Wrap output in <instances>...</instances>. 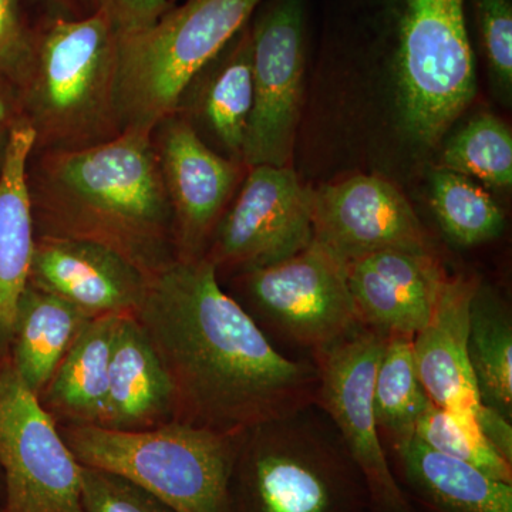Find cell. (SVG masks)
Masks as SVG:
<instances>
[{
	"instance_id": "cell-1",
	"label": "cell",
	"mask_w": 512,
	"mask_h": 512,
	"mask_svg": "<svg viewBox=\"0 0 512 512\" xmlns=\"http://www.w3.org/2000/svg\"><path fill=\"white\" fill-rule=\"evenodd\" d=\"M134 315L173 384L175 421L241 434L316 404L313 360L282 355L205 256L148 278Z\"/></svg>"
},
{
	"instance_id": "cell-2",
	"label": "cell",
	"mask_w": 512,
	"mask_h": 512,
	"mask_svg": "<svg viewBox=\"0 0 512 512\" xmlns=\"http://www.w3.org/2000/svg\"><path fill=\"white\" fill-rule=\"evenodd\" d=\"M28 184L39 235L104 245L147 278L177 261L174 214L151 133L123 131L83 150L33 151Z\"/></svg>"
},
{
	"instance_id": "cell-3",
	"label": "cell",
	"mask_w": 512,
	"mask_h": 512,
	"mask_svg": "<svg viewBox=\"0 0 512 512\" xmlns=\"http://www.w3.org/2000/svg\"><path fill=\"white\" fill-rule=\"evenodd\" d=\"M119 33L100 8L82 16L47 15L33 32L18 100L35 133V153L83 150L123 133Z\"/></svg>"
},
{
	"instance_id": "cell-4",
	"label": "cell",
	"mask_w": 512,
	"mask_h": 512,
	"mask_svg": "<svg viewBox=\"0 0 512 512\" xmlns=\"http://www.w3.org/2000/svg\"><path fill=\"white\" fill-rule=\"evenodd\" d=\"M318 406L239 437L234 512H372L365 478Z\"/></svg>"
},
{
	"instance_id": "cell-5",
	"label": "cell",
	"mask_w": 512,
	"mask_h": 512,
	"mask_svg": "<svg viewBox=\"0 0 512 512\" xmlns=\"http://www.w3.org/2000/svg\"><path fill=\"white\" fill-rule=\"evenodd\" d=\"M59 430L82 466L127 478L177 512H234L231 478L241 434L175 420L140 431L82 424Z\"/></svg>"
},
{
	"instance_id": "cell-6",
	"label": "cell",
	"mask_w": 512,
	"mask_h": 512,
	"mask_svg": "<svg viewBox=\"0 0 512 512\" xmlns=\"http://www.w3.org/2000/svg\"><path fill=\"white\" fill-rule=\"evenodd\" d=\"M262 0H181L157 22L119 35L123 131L151 133L195 76L251 22Z\"/></svg>"
},
{
	"instance_id": "cell-7",
	"label": "cell",
	"mask_w": 512,
	"mask_h": 512,
	"mask_svg": "<svg viewBox=\"0 0 512 512\" xmlns=\"http://www.w3.org/2000/svg\"><path fill=\"white\" fill-rule=\"evenodd\" d=\"M396 8L404 124L416 140L434 146L477 93L464 0H396Z\"/></svg>"
},
{
	"instance_id": "cell-8",
	"label": "cell",
	"mask_w": 512,
	"mask_h": 512,
	"mask_svg": "<svg viewBox=\"0 0 512 512\" xmlns=\"http://www.w3.org/2000/svg\"><path fill=\"white\" fill-rule=\"evenodd\" d=\"M239 274L249 315L312 355L360 326L346 265L316 241L284 261Z\"/></svg>"
},
{
	"instance_id": "cell-9",
	"label": "cell",
	"mask_w": 512,
	"mask_h": 512,
	"mask_svg": "<svg viewBox=\"0 0 512 512\" xmlns=\"http://www.w3.org/2000/svg\"><path fill=\"white\" fill-rule=\"evenodd\" d=\"M386 336L357 326L313 353L318 370L316 406L338 431L369 490L372 512H414L394 480L375 416V379Z\"/></svg>"
},
{
	"instance_id": "cell-10",
	"label": "cell",
	"mask_w": 512,
	"mask_h": 512,
	"mask_svg": "<svg viewBox=\"0 0 512 512\" xmlns=\"http://www.w3.org/2000/svg\"><path fill=\"white\" fill-rule=\"evenodd\" d=\"M0 466L3 512H84L82 466L13 367L0 372Z\"/></svg>"
},
{
	"instance_id": "cell-11",
	"label": "cell",
	"mask_w": 512,
	"mask_h": 512,
	"mask_svg": "<svg viewBox=\"0 0 512 512\" xmlns=\"http://www.w3.org/2000/svg\"><path fill=\"white\" fill-rule=\"evenodd\" d=\"M254 104L245 136V167H288L301 117L305 72L302 0H275L252 23Z\"/></svg>"
},
{
	"instance_id": "cell-12",
	"label": "cell",
	"mask_w": 512,
	"mask_h": 512,
	"mask_svg": "<svg viewBox=\"0 0 512 512\" xmlns=\"http://www.w3.org/2000/svg\"><path fill=\"white\" fill-rule=\"evenodd\" d=\"M205 258L238 272L284 261L313 241V190L288 167L247 168Z\"/></svg>"
},
{
	"instance_id": "cell-13",
	"label": "cell",
	"mask_w": 512,
	"mask_h": 512,
	"mask_svg": "<svg viewBox=\"0 0 512 512\" xmlns=\"http://www.w3.org/2000/svg\"><path fill=\"white\" fill-rule=\"evenodd\" d=\"M151 140L174 214L178 259L204 258L247 167L212 150L178 113L161 120Z\"/></svg>"
},
{
	"instance_id": "cell-14",
	"label": "cell",
	"mask_w": 512,
	"mask_h": 512,
	"mask_svg": "<svg viewBox=\"0 0 512 512\" xmlns=\"http://www.w3.org/2000/svg\"><path fill=\"white\" fill-rule=\"evenodd\" d=\"M313 241L345 265L383 249L434 252L410 202L377 175L357 174L313 190Z\"/></svg>"
},
{
	"instance_id": "cell-15",
	"label": "cell",
	"mask_w": 512,
	"mask_h": 512,
	"mask_svg": "<svg viewBox=\"0 0 512 512\" xmlns=\"http://www.w3.org/2000/svg\"><path fill=\"white\" fill-rule=\"evenodd\" d=\"M477 285L473 276H447L430 322L414 336V359L431 402L476 420L498 453L512 463V423L481 402L468 362V313Z\"/></svg>"
},
{
	"instance_id": "cell-16",
	"label": "cell",
	"mask_w": 512,
	"mask_h": 512,
	"mask_svg": "<svg viewBox=\"0 0 512 512\" xmlns=\"http://www.w3.org/2000/svg\"><path fill=\"white\" fill-rule=\"evenodd\" d=\"M346 275L359 325L412 336L430 322L448 276L436 252L407 249L360 256Z\"/></svg>"
},
{
	"instance_id": "cell-17",
	"label": "cell",
	"mask_w": 512,
	"mask_h": 512,
	"mask_svg": "<svg viewBox=\"0 0 512 512\" xmlns=\"http://www.w3.org/2000/svg\"><path fill=\"white\" fill-rule=\"evenodd\" d=\"M29 285L72 303L89 318L136 313L148 278L113 249L86 239L39 235Z\"/></svg>"
},
{
	"instance_id": "cell-18",
	"label": "cell",
	"mask_w": 512,
	"mask_h": 512,
	"mask_svg": "<svg viewBox=\"0 0 512 512\" xmlns=\"http://www.w3.org/2000/svg\"><path fill=\"white\" fill-rule=\"evenodd\" d=\"M249 25L192 79L175 111L202 140L211 138L212 150L239 163L254 104Z\"/></svg>"
},
{
	"instance_id": "cell-19",
	"label": "cell",
	"mask_w": 512,
	"mask_h": 512,
	"mask_svg": "<svg viewBox=\"0 0 512 512\" xmlns=\"http://www.w3.org/2000/svg\"><path fill=\"white\" fill-rule=\"evenodd\" d=\"M386 453L414 512H512V484L431 450L416 436Z\"/></svg>"
},
{
	"instance_id": "cell-20",
	"label": "cell",
	"mask_w": 512,
	"mask_h": 512,
	"mask_svg": "<svg viewBox=\"0 0 512 512\" xmlns=\"http://www.w3.org/2000/svg\"><path fill=\"white\" fill-rule=\"evenodd\" d=\"M175 420L173 384L134 313H123L114 333L101 427L154 429Z\"/></svg>"
},
{
	"instance_id": "cell-21",
	"label": "cell",
	"mask_w": 512,
	"mask_h": 512,
	"mask_svg": "<svg viewBox=\"0 0 512 512\" xmlns=\"http://www.w3.org/2000/svg\"><path fill=\"white\" fill-rule=\"evenodd\" d=\"M35 150V133L19 124L10 134L0 168V353L12 342L16 312L28 286L35 221L28 184L29 158Z\"/></svg>"
},
{
	"instance_id": "cell-22",
	"label": "cell",
	"mask_w": 512,
	"mask_h": 512,
	"mask_svg": "<svg viewBox=\"0 0 512 512\" xmlns=\"http://www.w3.org/2000/svg\"><path fill=\"white\" fill-rule=\"evenodd\" d=\"M120 315L123 313L90 319L57 366L39 396L40 403L55 420L103 426L111 348Z\"/></svg>"
},
{
	"instance_id": "cell-23",
	"label": "cell",
	"mask_w": 512,
	"mask_h": 512,
	"mask_svg": "<svg viewBox=\"0 0 512 512\" xmlns=\"http://www.w3.org/2000/svg\"><path fill=\"white\" fill-rule=\"evenodd\" d=\"M89 316L52 293L26 286L13 325V369L37 397Z\"/></svg>"
},
{
	"instance_id": "cell-24",
	"label": "cell",
	"mask_w": 512,
	"mask_h": 512,
	"mask_svg": "<svg viewBox=\"0 0 512 512\" xmlns=\"http://www.w3.org/2000/svg\"><path fill=\"white\" fill-rule=\"evenodd\" d=\"M467 355L481 402L512 423V318L497 293L478 284L468 313Z\"/></svg>"
},
{
	"instance_id": "cell-25",
	"label": "cell",
	"mask_w": 512,
	"mask_h": 512,
	"mask_svg": "<svg viewBox=\"0 0 512 512\" xmlns=\"http://www.w3.org/2000/svg\"><path fill=\"white\" fill-rule=\"evenodd\" d=\"M413 339L403 333L387 335L377 366L373 400L384 448L412 439L430 403L417 372Z\"/></svg>"
},
{
	"instance_id": "cell-26",
	"label": "cell",
	"mask_w": 512,
	"mask_h": 512,
	"mask_svg": "<svg viewBox=\"0 0 512 512\" xmlns=\"http://www.w3.org/2000/svg\"><path fill=\"white\" fill-rule=\"evenodd\" d=\"M431 208L441 231L457 247H476L503 234L504 212L471 178L436 171L431 180Z\"/></svg>"
},
{
	"instance_id": "cell-27",
	"label": "cell",
	"mask_w": 512,
	"mask_h": 512,
	"mask_svg": "<svg viewBox=\"0 0 512 512\" xmlns=\"http://www.w3.org/2000/svg\"><path fill=\"white\" fill-rule=\"evenodd\" d=\"M446 170L476 178L488 187L512 184V134L493 114H480L448 141L443 151Z\"/></svg>"
},
{
	"instance_id": "cell-28",
	"label": "cell",
	"mask_w": 512,
	"mask_h": 512,
	"mask_svg": "<svg viewBox=\"0 0 512 512\" xmlns=\"http://www.w3.org/2000/svg\"><path fill=\"white\" fill-rule=\"evenodd\" d=\"M431 450L478 468L494 480L512 484V463L485 437L477 421L429 403L416 424V434Z\"/></svg>"
},
{
	"instance_id": "cell-29",
	"label": "cell",
	"mask_w": 512,
	"mask_h": 512,
	"mask_svg": "<svg viewBox=\"0 0 512 512\" xmlns=\"http://www.w3.org/2000/svg\"><path fill=\"white\" fill-rule=\"evenodd\" d=\"M82 505L84 512H177L133 481L86 466H82Z\"/></svg>"
},
{
	"instance_id": "cell-30",
	"label": "cell",
	"mask_w": 512,
	"mask_h": 512,
	"mask_svg": "<svg viewBox=\"0 0 512 512\" xmlns=\"http://www.w3.org/2000/svg\"><path fill=\"white\" fill-rule=\"evenodd\" d=\"M485 56L498 93H512V6L510 0H477Z\"/></svg>"
},
{
	"instance_id": "cell-31",
	"label": "cell",
	"mask_w": 512,
	"mask_h": 512,
	"mask_svg": "<svg viewBox=\"0 0 512 512\" xmlns=\"http://www.w3.org/2000/svg\"><path fill=\"white\" fill-rule=\"evenodd\" d=\"M33 30L26 25L22 0H0V74L18 89L28 72Z\"/></svg>"
},
{
	"instance_id": "cell-32",
	"label": "cell",
	"mask_w": 512,
	"mask_h": 512,
	"mask_svg": "<svg viewBox=\"0 0 512 512\" xmlns=\"http://www.w3.org/2000/svg\"><path fill=\"white\" fill-rule=\"evenodd\" d=\"M119 35L138 32L157 22L170 8L168 0H101Z\"/></svg>"
},
{
	"instance_id": "cell-33",
	"label": "cell",
	"mask_w": 512,
	"mask_h": 512,
	"mask_svg": "<svg viewBox=\"0 0 512 512\" xmlns=\"http://www.w3.org/2000/svg\"><path fill=\"white\" fill-rule=\"evenodd\" d=\"M23 123L25 121L20 111L18 92L15 86L0 74V168L5 160L10 134Z\"/></svg>"
},
{
	"instance_id": "cell-34",
	"label": "cell",
	"mask_w": 512,
	"mask_h": 512,
	"mask_svg": "<svg viewBox=\"0 0 512 512\" xmlns=\"http://www.w3.org/2000/svg\"><path fill=\"white\" fill-rule=\"evenodd\" d=\"M50 9L49 15H69L70 8L74 5L73 0H40Z\"/></svg>"
},
{
	"instance_id": "cell-35",
	"label": "cell",
	"mask_w": 512,
	"mask_h": 512,
	"mask_svg": "<svg viewBox=\"0 0 512 512\" xmlns=\"http://www.w3.org/2000/svg\"><path fill=\"white\" fill-rule=\"evenodd\" d=\"M74 3L84 9V13L93 12V10L99 9L101 0H73Z\"/></svg>"
},
{
	"instance_id": "cell-36",
	"label": "cell",
	"mask_w": 512,
	"mask_h": 512,
	"mask_svg": "<svg viewBox=\"0 0 512 512\" xmlns=\"http://www.w3.org/2000/svg\"><path fill=\"white\" fill-rule=\"evenodd\" d=\"M181 2V0H168V3H170V6L175 5V3Z\"/></svg>"
}]
</instances>
